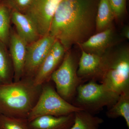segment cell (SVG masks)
Segmentation results:
<instances>
[{
  "label": "cell",
  "instance_id": "ac0fdd59",
  "mask_svg": "<svg viewBox=\"0 0 129 129\" xmlns=\"http://www.w3.org/2000/svg\"><path fill=\"white\" fill-rule=\"evenodd\" d=\"M6 46L0 42V84L13 81L14 69L10 54Z\"/></svg>",
  "mask_w": 129,
  "mask_h": 129
},
{
  "label": "cell",
  "instance_id": "52a82bcc",
  "mask_svg": "<svg viewBox=\"0 0 129 129\" xmlns=\"http://www.w3.org/2000/svg\"><path fill=\"white\" fill-rule=\"evenodd\" d=\"M62 0H33L25 12L37 28L41 37L49 34L53 16Z\"/></svg>",
  "mask_w": 129,
  "mask_h": 129
},
{
  "label": "cell",
  "instance_id": "e0dca14e",
  "mask_svg": "<svg viewBox=\"0 0 129 129\" xmlns=\"http://www.w3.org/2000/svg\"><path fill=\"white\" fill-rule=\"evenodd\" d=\"M104 122L102 118L84 110L74 113V120L70 129H99Z\"/></svg>",
  "mask_w": 129,
  "mask_h": 129
},
{
  "label": "cell",
  "instance_id": "9a60e30c",
  "mask_svg": "<svg viewBox=\"0 0 129 129\" xmlns=\"http://www.w3.org/2000/svg\"><path fill=\"white\" fill-rule=\"evenodd\" d=\"M114 13L109 0H99L95 18V31L101 32L111 27Z\"/></svg>",
  "mask_w": 129,
  "mask_h": 129
},
{
  "label": "cell",
  "instance_id": "5bb4252c",
  "mask_svg": "<svg viewBox=\"0 0 129 129\" xmlns=\"http://www.w3.org/2000/svg\"><path fill=\"white\" fill-rule=\"evenodd\" d=\"M63 58L50 50L34 78L35 84L42 85L50 80L51 75Z\"/></svg>",
  "mask_w": 129,
  "mask_h": 129
},
{
  "label": "cell",
  "instance_id": "603a6c76",
  "mask_svg": "<svg viewBox=\"0 0 129 129\" xmlns=\"http://www.w3.org/2000/svg\"><path fill=\"white\" fill-rule=\"evenodd\" d=\"M122 34L124 37L126 38L127 39H129V28L128 26H126L123 28L122 30Z\"/></svg>",
  "mask_w": 129,
  "mask_h": 129
},
{
  "label": "cell",
  "instance_id": "4fadbf2b",
  "mask_svg": "<svg viewBox=\"0 0 129 129\" xmlns=\"http://www.w3.org/2000/svg\"><path fill=\"white\" fill-rule=\"evenodd\" d=\"M74 120V113L64 116L46 115L28 122L30 129H70Z\"/></svg>",
  "mask_w": 129,
  "mask_h": 129
},
{
  "label": "cell",
  "instance_id": "7a4b0ae2",
  "mask_svg": "<svg viewBox=\"0 0 129 129\" xmlns=\"http://www.w3.org/2000/svg\"><path fill=\"white\" fill-rule=\"evenodd\" d=\"M42 85L35 84L34 79L24 77L18 81L0 84V114L27 119Z\"/></svg>",
  "mask_w": 129,
  "mask_h": 129
},
{
  "label": "cell",
  "instance_id": "277c9868",
  "mask_svg": "<svg viewBox=\"0 0 129 129\" xmlns=\"http://www.w3.org/2000/svg\"><path fill=\"white\" fill-rule=\"evenodd\" d=\"M119 95L104 84L90 81L78 87L72 104L93 114L104 107L110 108L117 101Z\"/></svg>",
  "mask_w": 129,
  "mask_h": 129
},
{
  "label": "cell",
  "instance_id": "7402d4cb",
  "mask_svg": "<svg viewBox=\"0 0 129 129\" xmlns=\"http://www.w3.org/2000/svg\"><path fill=\"white\" fill-rule=\"evenodd\" d=\"M114 13L115 18L119 19L125 14L127 0H109Z\"/></svg>",
  "mask_w": 129,
  "mask_h": 129
},
{
  "label": "cell",
  "instance_id": "7c38bea8",
  "mask_svg": "<svg viewBox=\"0 0 129 129\" xmlns=\"http://www.w3.org/2000/svg\"><path fill=\"white\" fill-rule=\"evenodd\" d=\"M11 21L16 27L17 34L27 45L41 37L35 24L26 14L11 11Z\"/></svg>",
  "mask_w": 129,
  "mask_h": 129
},
{
  "label": "cell",
  "instance_id": "30bf717a",
  "mask_svg": "<svg viewBox=\"0 0 129 129\" xmlns=\"http://www.w3.org/2000/svg\"><path fill=\"white\" fill-rule=\"evenodd\" d=\"M102 57L81 50L78 63L77 75L84 83L94 81L100 83Z\"/></svg>",
  "mask_w": 129,
  "mask_h": 129
},
{
  "label": "cell",
  "instance_id": "3957f363",
  "mask_svg": "<svg viewBox=\"0 0 129 129\" xmlns=\"http://www.w3.org/2000/svg\"><path fill=\"white\" fill-rule=\"evenodd\" d=\"M100 83L120 95L129 90V49L108 50L102 56Z\"/></svg>",
  "mask_w": 129,
  "mask_h": 129
},
{
  "label": "cell",
  "instance_id": "ba28073f",
  "mask_svg": "<svg viewBox=\"0 0 129 129\" xmlns=\"http://www.w3.org/2000/svg\"><path fill=\"white\" fill-rule=\"evenodd\" d=\"M55 40L54 37L48 34L27 45L23 77L34 79Z\"/></svg>",
  "mask_w": 129,
  "mask_h": 129
},
{
  "label": "cell",
  "instance_id": "ffe728a7",
  "mask_svg": "<svg viewBox=\"0 0 129 129\" xmlns=\"http://www.w3.org/2000/svg\"><path fill=\"white\" fill-rule=\"evenodd\" d=\"M0 129H30L27 119L9 117L0 114Z\"/></svg>",
  "mask_w": 129,
  "mask_h": 129
},
{
  "label": "cell",
  "instance_id": "d6986e66",
  "mask_svg": "<svg viewBox=\"0 0 129 129\" xmlns=\"http://www.w3.org/2000/svg\"><path fill=\"white\" fill-rule=\"evenodd\" d=\"M11 12L5 3L0 5V42L6 46L9 45L11 34Z\"/></svg>",
  "mask_w": 129,
  "mask_h": 129
},
{
  "label": "cell",
  "instance_id": "5b68a950",
  "mask_svg": "<svg viewBox=\"0 0 129 129\" xmlns=\"http://www.w3.org/2000/svg\"><path fill=\"white\" fill-rule=\"evenodd\" d=\"M50 80L42 85L39 98L28 116V122L43 115L59 117L82 110L60 96Z\"/></svg>",
  "mask_w": 129,
  "mask_h": 129
},
{
  "label": "cell",
  "instance_id": "9c48e42d",
  "mask_svg": "<svg viewBox=\"0 0 129 129\" xmlns=\"http://www.w3.org/2000/svg\"><path fill=\"white\" fill-rule=\"evenodd\" d=\"M9 45V54L14 69L13 81L16 82L23 76L27 44L16 32H11Z\"/></svg>",
  "mask_w": 129,
  "mask_h": 129
},
{
  "label": "cell",
  "instance_id": "8fae6325",
  "mask_svg": "<svg viewBox=\"0 0 129 129\" xmlns=\"http://www.w3.org/2000/svg\"><path fill=\"white\" fill-rule=\"evenodd\" d=\"M113 36V30L111 27L91 35L78 45L82 50L102 57L111 46Z\"/></svg>",
  "mask_w": 129,
  "mask_h": 129
},
{
  "label": "cell",
  "instance_id": "44dd1931",
  "mask_svg": "<svg viewBox=\"0 0 129 129\" xmlns=\"http://www.w3.org/2000/svg\"><path fill=\"white\" fill-rule=\"evenodd\" d=\"M33 0H5V4L11 11L25 14Z\"/></svg>",
  "mask_w": 129,
  "mask_h": 129
},
{
  "label": "cell",
  "instance_id": "6da1fadb",
  "mask_svg": "<svg viewBox=\"0 0 129 129\" xmlns=\"http://www.w3.org/2000/svg\"><path fill=\"white\" fill-rule=\"evenodd\" d=\"M98 0H62L53 16L49 34L67 52L80 44L95 30Z\"/></svg>",
  "mask_w": 129,
  "mask_h": 129
},
{
  "label": "cell",
  "instance_id": "2e32d148",
  "mask_svg": "<svg viewBox=\"0 0 129 129\" xmlns=\"http://www.w3.org/2000/svg\"><path fill=\"white\" fill-rule=\"evenodd\" d=\"M108 117L115 119L122 117L124 119L128 128H129V90L119 95V97L106 112Z\"/></svg>",
  "mask_w": 129,
  "mask_h": 129
},
{
  "label": "cell",
  "instance_id": "8992f818",
  "mask_svg": "<svg viewBox=\"0 0 129 129\" xmlns=\"http://www.w3.org/2000/svg\"><path fill=\"white\" fill-rule=\"evenodd\" d=\"M78 63L73 55L67 51L60 66L51 76L58 94L70 103L76 95L77 88L84 83L77 75Z\"/></svg>",
  "mask_w": 129,
  "mask_h": 129
}]
</instances>
